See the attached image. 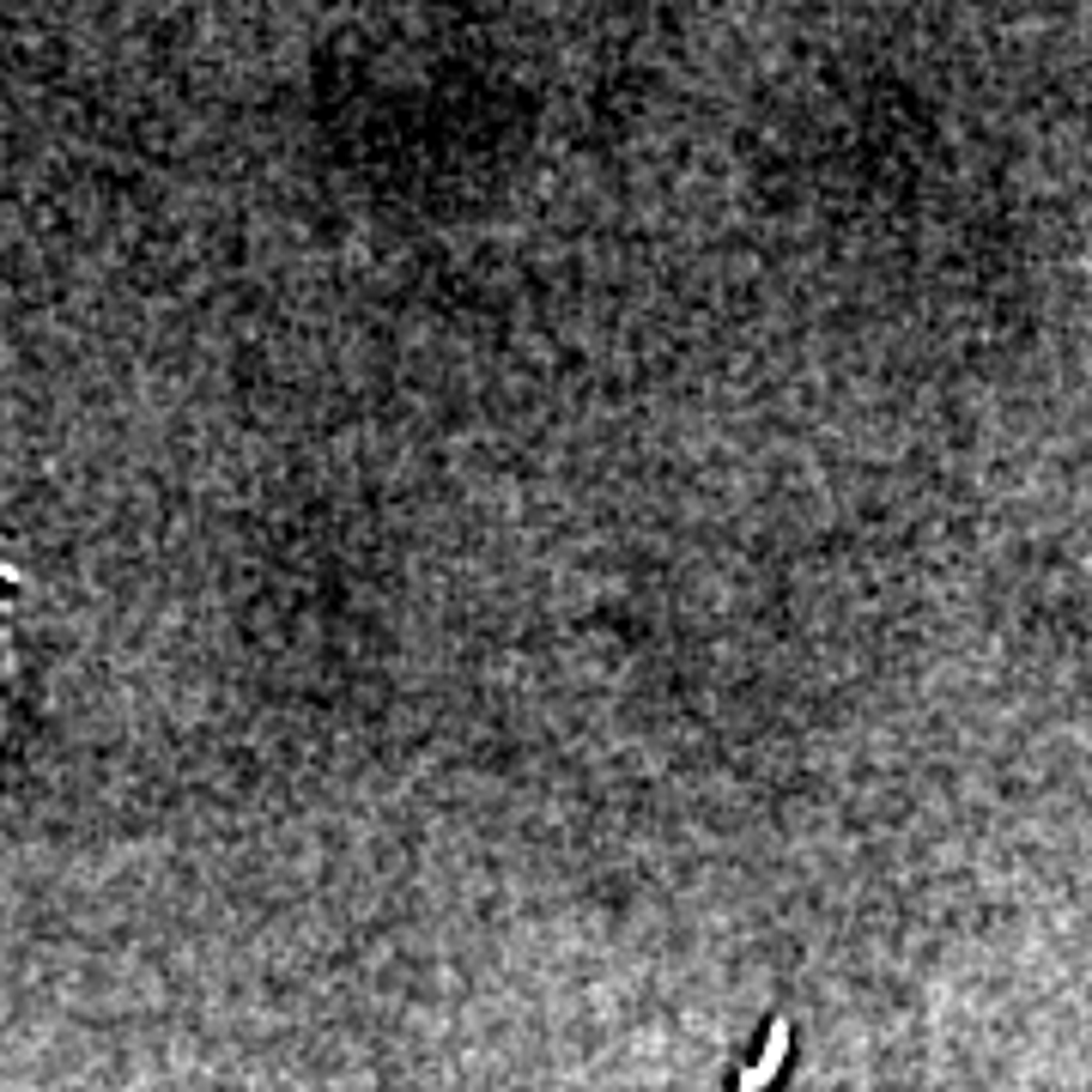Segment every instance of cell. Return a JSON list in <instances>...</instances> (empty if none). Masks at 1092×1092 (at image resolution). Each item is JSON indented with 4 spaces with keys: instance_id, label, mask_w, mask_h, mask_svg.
I'll return each instance as SVG.
<instances>
[{
    "instance_id": "obj_1",
    "label": "cell",
    "mask_w": 1092,
    "mask_h": 1092,
    "mask_svg": "<svg viewBox=\"0 0 1092 1092\" xmlns=\"http://www.w3.org/2000/svg\"><path fill=\"white\" fill-rule=\"evenodd\" d=\"M6 656L13 649H6V619H0V692H6Z\"/></svg>"
}]
</instances>
